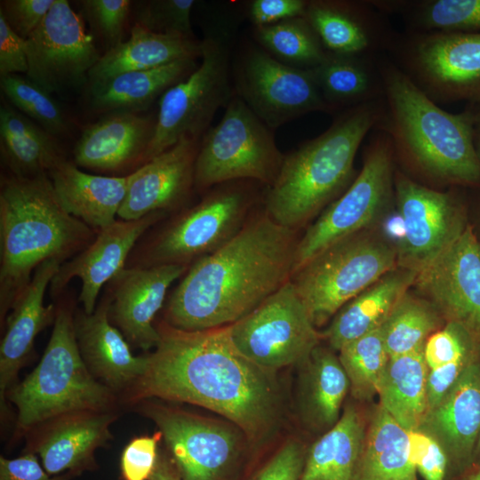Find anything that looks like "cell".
I'll return each mask as SVG.
<instances>
[{
  "label": "cell",
  "mask_w": 480,
  "mask_h": 480,
  "mask_svg": "<svg viewBox=\"0 0 480 480\" xmlns=\"http://www.w3.org/2000/svg\"><path fill=\"white\" fill-rule=\"evenodd\" d=\"M229 73L226 45L213 37L204 39L198 66L161 96L143 164L181 140H202L218 109L226 108L235 92Z\"/></svg>",
  "instance_id": "obj_12"
},
{
  "label": "cell",
  "mask_w": 480,
  "mask_h": 480,
  "mask_svg": "<svg viewBox=\"0 0 480 480\" xmlns=\"http://www.w3.org/2000/svg\"><path fill=\"white\" fill-rule=\"evenodd\" d=\"M394 196L404 225L396 246L397 266L420 271L464 232L468 223L457 197L396 172Z\"/></svg>",
  "instance_id": "obj_16"
},
{
  "label": "cell",
  "mask_w": 480,
  "mask_h": 480,
  "mask_svg": "<svg viewBox=\"0 0 480 480\" xmlns=\"http://www.w3.org/2000/svg\"><path fill=\"white\" fill-rule=\"evenodd\" d=\"M194 0H148L134 4L135 23L151 32L194 38L191 12Z\"/></svg>",
  "instance_id": "obj_43"
},
{
  "label": "cell",
  "mask_w": 480,
  "mask_h": 480,
  "mask_svg": "<svg viewBox=\"0 0 480 480\" xmlns=\"http://www.w3.org/2000/svg\"><path fill=\"white\" fill-rule=\"evenodd\" d=\"M471 467L480 468V435L477 439L475 451L473 453L472 465Z\"/></svg>",
  "instance_id": "obj_57"
},
{
  "label": "cell",
  "mask_w": 480,
  "mask_h": 480,
  "mask_svg": "<svg viewBox=\"0 0 480 480\" xmlns=\"http://www.w3.org/2000/svg\"><path fill=\"white\" fill-rule=\"evenodd\" d=\"M156 117L132 112L107 114L82 132L74 148L76 165L117 172L143 160L155 130Z\"/></svg>",
  "instance_id": "obj_26"
},
{
  "label": "cell",
  "mask_w": 480,
  "mask_h": 480,
  "mask_svg": "<svg viewBox=\"0 0 480 480\" xmlns=\"http://www.w3.org/2000/svg\"><path fill=\"white\" fill-rule=\"evenodd\" d=\"M420 430L435 438L448 459V476H460L472 465L480 435V357L463 371L443 401L429 411Z\"/></svg>",
  "instance_id": "obj_24"
},
{
  "label": "cell",
  "mask_w": 480,
  "mask_h": 480,
  "mask_svg": "<svg viewBox=\"0 0 480 480\" xmlns=\"http://www.w3.org/2000/svg\"><path fill=\"white\" fill-rule=\"evenodd\" d=\"M308 0H254L249 17L255 27L276 24L305 14Z\"/></svg>",
  "instance_id": "obj_49"
},
{
  "label": "cell",
  "mask_w": 480,
  "mask_h": 480,
  "mask_svg": "<svg viewBox=\"0 0 480 480\" xmlns=\"http://www.w3.org/2000/svg\"><path fill=\"white\" fill-rule=\"evenodd\" d=\"M441 317L428 300L407 291L380 326L389 357L423 348L441 325Z\"/></svg>",
  "instance_id": "obj_39"
},
{
  "label": "cell",
  "mask_w": 480,
  "mask_h": 480,
  "mask_svg": "<svg viewBox=\"0 0 480 480\" xmlns=\"http://www.w3.org/2000/svg\"><path fill=\"white\" fill-rule=\"evenodd\" d=\"M307 367L305 404L312 419L322 426H333L350 388L339 357L317 346L303 364Z\"/></svg>",
  "instance_id": "obj_38"
},
{
  "label": "cell",
  "mask_w": 480,
  "mask_h": 480,
  "mask_svg": "<svg viewBox=\"0 0 480 480\" xmlns=\"http://www.w3.org/2000/svg\"><path fill=\"white\" fill-rule=\"evenodd\" d=\"M202 41L149 31L134 23L129 39L106 52L88 74V84L122 73L147 70L184 60L200 59Z\"/></svg>",
  "instance_id": "obj_29"
},
{
  "label": "cell",
  "mask_w": 480,
  "mask_h": 480,
  "mask_svg": "<svg viewBox=\"0 0 480 480\" xmlns=\"http://www.w3.org/2000/svg\"><path fill=\"white\" fill-rule=\"evenodd\" d=\"M298 241L296 230L258 213L187 270L168 300L164 323L196 332L242 319L291 279Z\"/></svg>",
  "instance_id": "obj_2"
},
{
  "label": "cell",
  "mask_w": 480,
  "mask_h": 480,
  "mask_svg": "<svg viewBox=\"0 0 480 480\" xmlns=\"http://www.w3.org/2000/svg\"><path fill=\"white\" fill-rule=\"evenodd\" d=\"M48 175L63 208L97 232L116 220L132 180L89 174L65 158Z\"/></svg>",
  "instance_id": "obj_28"
},
{
  "label": "cell",
  "mask_w": 480,
  "mask_h": 480,
  "mask_svg": "<svg viewBox=\"0 0 480 480\" xmlns=\"http://www.w3.org/2000/svg\"><path fill=\"white\" fill-rule=\"evenodd\" d=\"M383 95L374 129L392 143L394 157L437 184L479 186L473 141L475 110L450 113L427 96L387 54L376 58Z\"/></svg>",
  "instance_id": "obj_3"
},
{
  "label": "cell",
  "mask_w": 480,
  "mask_h": 480,
  "mask_svg": "<svg viewBox=\"0 0 480 480\" xmlns=\"http://www.w3.org/2000/svg\"><path fill=\"white\" fill-rule=\"evenodd\" d=\"M116 415L110 410H82L52 418L31 428L26 452L38 455L51 476L80 475L96 468L94 453L111 438Z\"/></svg>",
  "instance_id": "obj_19"
},
{
  "label": "cell",
  "mask_w": 480,
  "mask_h": 480,
  "mask_svg": "<svg viewBox=\"0 0 480 480\" xmlns=\"http://www.w3.org/2000/svg\"><path fill=\"white\" fill-rule=\"evenodd\" d=\"M284 155L268 128L234 92L220 121L201 140L194 184L199 192L230 181L252 180L271 186Z\"/></svg>",
  "instance_id": "obj_8"
},
{
  "label": "cell",
  "mask_w": 480,
  "mask_h": 480,
  "mask_svg": "<svg viewBox=\"0 0 480 480\" xmlns=\"http://www.w3.org/2000/svg\"><path fill=\"white\" fill-rule=\"evenodd\" d=\"M373 4L387 15H401L410 31H480V0H387Z\"/></svg>",
  "instance_id": "obj_37"
},
{
  "label": "cell",
  "mask_w": 480,
  "mask_h": 480,
  "mask_svg": "<svg viewBox=\"0 0 480 480\" xmlns=\"http://www.w3.org/2000/svg\"><path fill=\"white\" fill-rule=\"evenodd\" d=\"M55 0H2L0 14L11 29L27 39L43 22Z\"/></svg>",
  "instance_id": "obj_48"
},
{
  "label": "cell",
  "mask_w": 480,
  "mask_h": 480,
  "mask_svg": "<svg viewBox=\"0 0 480 480\" xmlns=\"http://www.w3.org/2000/svg\"><path fill=\"white\" fill-rule=\"evenodd\" d=\"M94 35L105 46V52L124 42L132 1L82 0L78 2Z\"/></svg>",
  "instance_id": "obj_44"
},
{
  "label": "cell",
  "mask_w": 480,
  "mask_h": 480,
  "mask_svg": "<svg viewBox=\"0 0 480 480\" xmlns=\"http://www.w3.org/2000/svg\"><path fill=\"white\" fill-rule=\"evenodd\" d=\"M416 473L409 432L379 404L365 429L353 480H417Z\"/></svg>",
  "instance_id": "obj_32"
},
{
  "label": "cell",
  "mask_w": 480,
  "mask_h": 480,
  "mask_svg": "<svg viewBox=\"0 0 480 480\" xmlns=\"http://www.w3.org/2000/svg\"><path fill=\"white\" fill-rule=\"evenodd\" d=\"M380 108L381 99L342 110L324 132L284 155L264 196L266 213L296 230L340 196L356 178V155Z\"/></svg>",
  "instance_id": "obj_5"
},
{
  "label": "cell",
  "mask_w": 480,
  "mask_h": 480,
  "mask_svg": "<svg viewBox=\"0 0 480 480\" xmlns=\"http://www.w3.org/2000/svg\"><path fill=\"white\" fill-rule=\"evenodd\" d=\"M304 462L300 445L288 443L272 458L255 480H299Z\"/></svg>",
  "instance_id": "obj_53"
},
{
  "label": "cell",
  "mask_w": 480,
  "mask_h": 480,
  "mask_svg": "<svg viewBox=\"0 0 480 480\" xmlns=\"http://www.w3.org/2000/svg\"><path fill=\"white\" fill-rule=\"evenodd\" d=\"M428 370L423 348L389 357L380 381V404L407 431L419 429L427 414Z\"/></svg>",
  "instance_id": "obj_35"
},
{
  "label": "cell",
  "mask_w": 480,
  "mask_h": 480,
  "mask_svg": "<svg viewBox=\"0 0 480 480\" xmlns=\"http://www.w3.org/2000/svg\"><path fill=\"white\" fill-rule=\"evenodd\" d=\"M413 285L447 322L459 324L480 343V242L469 224L417 273Z\"/></svg>",
  "instance_id": "obj_17"
},
{
  "label": "cell",
  "mask_w": 480,
  "mask_h": 480,
  "mask_svg": "<svg viewBox=\"0 0 480 480\" xmlns=\"http://www.w3.org/2000/svg\"><path fill=\"white\" fill-rule=\"evenodd\" d=\"M109 297L92 314L74 316L82 358L92 376L113 392L128 390L143 375L147 356H134L123 333L109 321Z\"/></svg>",
  "instance_id": "obj_25"
},
{
  "label": "cell",
  "mask_w": 480,
  "mask_h": 480,
  "mask_svg": "<svg viewBox=\"0 0 480 480\" xmlns=\"http://www.w3.org/2000/svg\"><path fill=\"white\" fill-rule=\"evenodd\" d=\"M304 18L334 54H388L397 34L372 1L308 0Z\"/></svg>",
  "instance_id": "obj_21"
},
{
  "label": "cell",
  "mask_w": 480,
  "mask_h": 480,
  "mask_svg": "<svg viewBox=\"0 0 480 480\" xmlns=\"http://www.w3.org/2000/svg\"><path fill=\"white\" fill-rule=\"evenodd\" d=\"M228 327L236 348L268 372L303 364L320 340L291 280Z\"/></svg>",
  "instance_id": "obj_13"
},
{
  "label": "cell",
  "mask_w": 480,
  "mask_h": 480,
  "mask_svg": "<svg viewBox=\"0 0 480 480\" xmlns=\"http://www.w3.org/2000/svg\"><path fill=\"white\" fill-rule=\"evenodd\" d=\"M235 92L271 130L312 112L332 113L310 69L250 46L235 66Z\"/></svg>",
  "instance_id": "obj_14"
},
{
  "label": "cell",
  "mask_w": 480,
  "mask_h": 480,
  "mask_svg": "<svg viewBox=\"0 0 480 480\" xmlns=\"http://www.w3.org/2000/svg\"><path fill=\"white\" fill-rule=\"evenodd\" d=\"M366 230L332 244L292 275L316 327L397 267L396 247Z\"/></svg>",
  "instance_id": "obj_7"
},
{
  "label": "cell",
  "mask_w": 480,
  "mask_h": 480,
  "mask_svg": "<svg viewBox=\"0 0 480 480\" xmlns=\"http://www.w3.org/2000/svg\"><path fill=\"white\" fill-rule=\"evenodd\" d=\"M472 105H475V104H472ZM475 106H476L477 108H480V104H476Z\"/></svg>",
  "instance_id": "obj_58"
},
{
  "label": "cell",
  "mask_w": 480,
  "mask_h": 480,
  "mask_svg": "<svg viewBox=\"0 0 480 480\" xmlns=\"http://www.w3.org/2000/svg\"><path fill=\"white\" fill-rule=\"evenodd\" d=\"M478 357L480 355L428 370L426 387L427 413L443 401L465 368Z\"/></svg>",
  "instance_id": "obj_50"
},
{
  "label": "cell",
  "mask_w": 480,
  "mask_h": 480,
  "mask_svg": "<svg viewBox=\"0 0 480 480\" xmlns=\"http://www.w3.org/2000/svg\"><path fill=\"white\" fill-rule=\"evenodd\" d=\"M61 263L56 260L43 262L5 319L6 329L0 346V396L4 398L20 368L34 348L36 337L54 322V304L44 305V293Z\"/></svg>",
  "instance_id": "obj_27"
},
{
  "label": "cell",
  "mask_w": 480,
  "mask_h": 480,
  "mask_svg": "<svg viewBox=\"0 0 480 480\" xmlns=\"http://www.w3.org/2000/svg\"><path fill=\"white\" fill-rule=\"evenodd\" d=\"M199 59L180 60L158 68L131 71L90 86L91 104L96 112L145 110L169 88L188 77Z\"/></svg>",
  "instance_id": "obj_31"
},
{
  "label": "cell",
  "mask_w": 480,
  "mask_h": 480,
  "mask_svg": "<svg viewBox=\"0 0 480 480\" xmlns=\"http://www.w3.org/2000/svg\"><path fill=\"white\" fill-rule=\"evenodd\" d=\"M162 438L158 430L152 436L135 437L125 445L120 458L123 480H149L156 466Z\"/></svg>",
  "instance_id": "obj_46"
},
{
  "label": "cell",
  "mask_w": 480,
  "mask_h": 480,
  "mask_svg": "<svg viewBox=\"0 0 480 480\" xmlns=\"http://www.w3.org/2000/svg\"><path fill=\"white\" fill-rule=\"evenodd\" d=\"M480 355V343L464 327L454 322L432 333L424 346L429 370Z\"/></svg>",
  "instance_id": "obj_45"
},
{
  "label": "cell",
  "mask_w": 480,
  "mask_h": 480,
  "mask_svg": "<svg viewBox=\"0 0 480 480\" xmlns=\"http://www.w3.org/2000/svg\"><path fill=\"white\" fill-rule=\"evenodd\" d=\"M165 214L156 212L134 220L119 219L100 229L86 248L60 265L50 284L52 295H59L72 278L77 277L82 284L78 300L83 310L92 314L101 287L125 268L136 242Z\"/></svg>",
  "instance_id": "obj_20"
},
{
  "label": "cell",
  "mask_w": 480,
  "mask_h": 480,
  "mask_svg": "<svg viewBox=\"0 0 480 480\" xmlns=\"http://www.w3.org/2000/svg\"><path fill=\"white\" fill-rule=\"evenodd\" d=\"M408 432L410 455L416 471L424 480H447L448 459L439 443L420 429Z\"/></svg>",
  "instance_id": "obj_47"
},
{
  "label": "cell",
  "mask_w": 480,
  "mask_h": 480,
  "mask_svg": "<svg viewBox=\"0 0 480 480\" xmlns=\"http://www.w3.org/2000/svg\"><path fill=\"white\" fill-rule=\"evenodd\" d=\"M97 231L70 215L60 203L48 173L11 175L0 189L1 321L48 260L61 264L86 248Z\"/></svg>",
  "instance_id": "obj_4"
},
{
  "label": "cell",
  "mask_w": 480,
  "mask_h": 480,
  "mask_svg": "<svg viewBox=\"0 0 480 480\" xmlns=\"http://www.w3.org/2000/svg\"><path fill=\"white\" fill-rule=\"evenodd\" d=\"M141 412L158 427L180 480L221 479L236 450L230 430L154 403H144Z\"/></svg>",
  "instance_id": "obj_18"
},
{
  "label": "cell",
  "mask_w": 480,
  "mask_h": 480,
  "mask_svg": "<svg viewBox=\"0 0 480 480\" xmlns=\"http://www.w3.org/2000/svg\"><path fill=\"white\" fill-rule=\"evenodd\" d=\"M6 395L17 407V427L22 430L75 411L110 410L115 400L114 392L96 380L84 364L68 306L57 308L39 364Z\"/></svg>",
  "instance_id": "obj_6"
},
{
  "label": "cell",
  "mask_w": 480,
  "mask_h": 480,
  "mask_svg": "<svg viewBox=\"0 0 480 480\" xmlns=\"http://www.w3.org/2000/svg\"><path fill=\"white\" fill-rule=\"evenodd\" d=\"M187 265L162 264L124 268L111 282L109 315L127 341L149 350L160 334L153 322L172 284L183 276Z\"/></svg>",
  "instance_id": "obj_22"
},
{
  "label": "cell",
  "mask_w": 480,
  "mask_h": 480,
  "mask_svg": "<svg viewBox=\"0 0 480 480\" xmlns=\"http://www.w3.org/2000/svg\"><path fill=\"white\" fill-rule=\"evenodd\" d=\"M453 480H480V468L470 467Z\"/></svg>",
  "instance_id": "obj_56"
},
{
  "label": "cell",
  "mask_w": 480,
  "mask_h": 480,
  "mask_svg": "<svg viewBox=\"0 0 480 480\" xmlns=\"http://www.w3.org/2000/svg\"><path fill=\"white\" fill-rule=\"evenodd\" d=\"M365 427L347 407L339 420L311 447L299 480H353Z\"/></svg>",
  "instance_id": "obj_36"
},
{
  "label": "cell",
  "mask_w": 480,
  "mask_h": 480,
  "mask_svg": "<svg viewBox=\"0 0 480 480\" xmlns=\"http://www.w3.org/2000/svg\"><path fill=\"white\" fill-rule=\"evenodd\" d=\"M417 272L396 267L345 304L324 332L339 351L346 344L380 327L396 304L413 285Z\"/></svg>",
  "instance_id": "obj_30"
},
{
  "label": "cell",
  "mask_w": 480,
  "mask_h": 480,
  "mask_svg": "<svg viewBox=\"0 0 480 480\" xmlns=\"http://www.w3.org/2000/svg\"><path fill=\"white\" fill-rule=\"evenodd\" d=\"M26 52L25 76L52 95L84 87L101 56L84 20L67 0H55L26 39Z\"/></svg>",
  "instance_id": "obj_15"
},
{
  "label": "cell",
  "mask_w": 480,
  "mask_h": 480,
  "mask_svg": "<svg viewBox=\"0 0 480 480\" xmlns=\"http://www.w3.org/2000/svg\"><path fill=\"white\" fill-rule=\"evenodd\" d=\"M254 36L275 59L296 68H313L328 52L304 16L255 27Z\"/></svg>",
  "instance_id": "obj_40"
},
{
  "label": "cell",
  "mask_w": 480,
  "mask_h": 480,
  "mask_svg": "<svg viewBox=\"0 0 480 480\" xmlns=\"http://www.w3.org/2000/svg\"><path fill=\"white\" fill-rule=\"evenodd\" d=\"M0 87L11 104L51 135L68 130V117L52 94L20 75L0 76Z\"/></svg>",
  "instance_id": "obj_42"
},
{
  "label": "cell",
  "mask_w": 480,
  "mask_h": 480,
  "mask_svg": "<svg viewBox=\"0 0 480 480\" xmlns=\"http://www.w3.org/2000/svg\"><path fill=\"white\" fill-rule=\"evenodd\" d=\"M362 170L299 239L292 274L332 244L366 230L394 196V152L388 136L374 129Z\"/></svg>",
  "instance_id": "obj_10"
},
{
  "label": "cell",
  "mask_w": 480,
  "mask_h": 480,
  "mask_svg": "<svg viewBox=\"0 0 480 480\" xmlns=\"http://www.w3.org/2000/svg\"><path fill=\"white\" fill-rule=\"evenodd\" d=\"M149 480H180L171 456L159 452L156 466Z\"/></svg>",
  "instance_id": "obj_54"
},
{
  "label": "cell",
  "mask_w": 480,
  "mask_h": 480,
  "mask_svg": "<svg viewBox=\"0 0 480 480\" xmlns=\"http://www.w3.org/2000/svg\"><path fill=\"white\" fill-rule=\"evenodd\" d=\"M26 40L14 33L0 14V76L27 73Z\"/></svg>",
  "instance_id": "obj_51"
},
{
  "label": "cell",
  "mask_w": 480,
  "mask_h": 480,
  "mask_svg": "<svg viewBox=\"0 0 480 480\" xmlns=\"http://www.w3.org/2000/svg\"><path fill=\"white\" fill-rule=\"evenodd\" d=\"M471 106L475 110L474 123H473V141L476 152L480 159V108L475 105Z\"/></svg>",
  "instance_id": "obj_55"
},
{
  "label": "cell",
  "mask_w": 480,
  "mask_h": 480,
  "mask_svg": "<svg viewBox=\"0 0 480 480\" xmlns=\"http://www.w3.org/2000/svg\"><path fill=\"white\" fill-rule=\"evenodd\" d=\"M377 57L327 52L319 65L310 68L332 113L382 98L383 85Z\"/></svg>",
  "instance_id": "obj_34"
},
{
  "label": "cell",
  "mask_w": 480,
  "mask_h": 480,
  "mask_svg": "<svg viewBox=\"0 0 480 480\" xmlns=\"http://www.w3.org/2000/svg\"><path fill=\"white\" fill-rule=\"evenodd\" d=\"M252 180L217 185L196 205L181 212L148 244L139 267L187 265L216 251L246 222L256 200Z\"/></svg>",
  "instance_id": "obj_11"
},
{
  "label": "cell",
  "mask_w": 480,
  "mask_h": 480,
  "mask_svg": "<svg viewBox=\"0 0 480 480\" xmlns=\"http://www.w3.org/2000/svg\"><path fill=\"white\" fill-rule=\"evenodd\" d=\"M1 156L12 175L48 173L64 158L53 136L6 101L0 107Z\"/></svg>",
  "instance_id": "obj_33"
},
{
  "label": "cell",
  "mask_w": 480,
  "mask_h": 480,
  "mask_svg": "<svg viewBox=\"0 0 480 480\" xmlns=\"http://www.w3.org/2000/svg\"><path fill=\"white\" fill-rule=\"evenodd\" d=\"M71 473L49 475L33 452L14 458L0 457V480H69Z\"/></svg>",
  "instance_id": "obj_52"
},
{
  "label": "cell",
  "mask_w": 480,
  "mask_h": 480,
  "mask_svg": "<svg viewBox=\"0 0 480 480\" xmlns=\"http://www.w3.org/2000/svg\"><path fill=\"white\" fill-rule=\"evenodd\" d=\"M353 396L369 399L378 394L382 374L389 359L380 327L346 344L339 350Z\"/></svg>",
  "instance_id": "obj_41"
},
{
  "label": "cell",
  "mask_w": 480,
  "mask_h": 480,
  "mask_svg": "<svg viewBox=\"0 0 480 480\" xmlns=\"http://www.w3.org/2000/svg\"><path fill=\"white\" fill-rule=\"evenodd\" d=\"M387 55L436 103L480 104V31L407 30Z\"/></svg>",
  "instance_id": "obj_9"
},
{
  "label": "cell",
  "mask_w": 480,
  "mask_h": 480,
  "mask_svg": "<svg viewBox=\"0 0 480 480\" xmlns=\"http://www.w3.org/2000/svg\"><path fill=\"white\" fill-rule=\"evenodd\" d=\"M200 142L181 140L133 171L117 217L134 220L183 204L195 189V163Z\"/></svg>",
  "instance_id": "obj_23"
},
{
  "label": "cell",
  "mask_w": 480,
  "mask_h": 480,
  "mask_svg": "<svg viewBox=\"0 0 480 480\" xmlns=\"http://www.w3.org/2000/svg\"><path fill=\"white\" fill-rule=\"evenodd\" d=\"M146 355L143 375L128 389L133 402L157 397L204 407L256 436L274 422L278 396L268 372L234 345L228 327L188 332L164 323Z\"/></svg>",
  "instance_id": "obj_1"
}]
</instances>
